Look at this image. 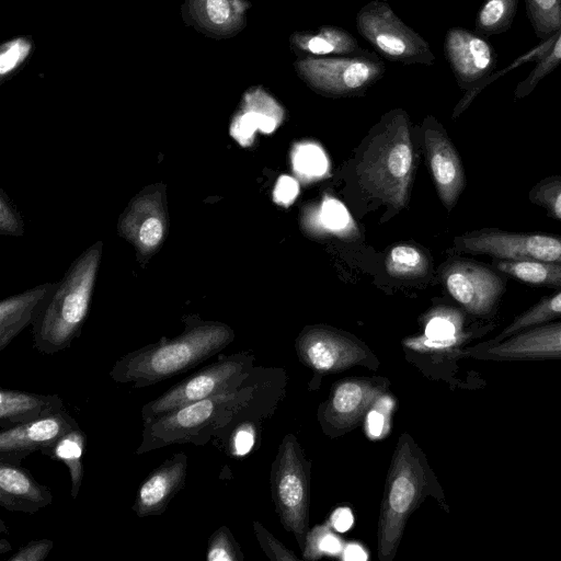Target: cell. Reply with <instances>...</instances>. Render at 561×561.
I'll use <instances>...</instances> for the list:
<instances>
[{
	"instance_id": "cell-20",
	"label": "cell",
	"mask_w": 561,
	"mask_h": 561,
	"mask_svg": "<svg viewBox=\"0 0 561 561\" xmlns=\"http://www.w3.org/2000/svg\"><path fill=\"white\" fill-rule=\"evenodd\" d=\"M53 503L50 490L18 463L0 460V505L11 512L34 514Z\"/></svg>"
},
{
	"instance_id": "cell-49",
	"label": "cell",
	"mask_w": 561,
	"mask_h": 561,
	"mask_svg": "<svg viewBox=\"0 0 561 561\" xmlns=\"http://www.w3.org/2000/svg\"><path fill=\"white\" fill-rule=\"evenodd\" d=\"M8 551H11V546H10V543L4 538H2L0 540V552L4 553V552H8Z\"/></svg>"
},
{
	"instance_id": "cell-38",
	"label": "cell",
	"mask_w": 561,
	"mask_h": 561,
	"mask_svg": "<svg viewBox=\"0 0 561 561\" xmlns=\"http://www.w3.org/2000/svg\"><path fill=\"white\" fill-rule=\"evenodd\" d=\"M343 548L341 539L327 525L314 527L307 536L304 557L308 560L319 559L323 554L335 556Z\"/></svg>"
},
{
	"instance_id": "cell-32",
	"label": "cell",
	"mask_w": 561,
	"mask_h": 561,
	"mask_svg": "<svg viewBox=\"0 0 561 561\" xmlns=\"http://www.w3.org/2000/svg\"><path fill=\"white\" fill-rule=\"evenodd\" d=\"M535 35L541 41L561 30V0H524Z\"/></svg>"
},
{
	"instance_id": "cell-13",
	"label": "cell",
	"mask_w": 561,
	"mask_h": 561,
	"mask_svg": "<svg viewBox=\"0 0 561 561\" xmlns=\"http://www.w3.org/2000/svg\"><path fill=\"white\" fill-rule=\"evenodd\" d=\"M443 47L455 79L465 92L495 71L496 51L476 31L460 26L450 27L445 34Z\"/></svg>"
},
{
	"instance_id": "cell-26",
	"label": "cell",
	"mask_w": 561,
	"mask_h": 561,
	"mask_svg": "<svg viewBox=\"0 0 561 561\" xmlns=\"http://www.w3.org/2000/svg\"><path fill=\"white\" fill-rule=\"evenodd\" d=\"M463 311L451 307L436 308L426 322L422 343L431 348H448L468 339L471 333L462 331Z\"/></svg>"
},
{
	"instance_id": "cell-31",
	"label": "cell",
	"mask_w": 561,
	"mask_h": 561,
	"mask_svg": "<svg viewBox=\"0 0 561 561\" xmlns=\"http://www.w3.org/2000/svg\"><path fill=\"white\" fill-rule=\"evenodd\" d=\"M559 33V32H558ZM558 33L553 34L552 36L541 39V42L536 45L535 47L530 48L523 55L515 58L513 61L510 62L505 68H503L500 71H494L491 76H489L486 79L479 82L477 85H474L472 89L465 92L463 96L460 99V101L457 103V105L454 108L453 117H458L462 112H465L469 105L473 102V100L477 98V95L485 89L489 84L501 78L506 72L512 71L515 68L520 67L522 65L529 62L531 60L538 61L552 46Z\"/></svg>"
},
{
	"instance_id": "cell-46",
	"label": "cell",
	"mask_w": 561,
	"mask_h": 561,
	"mask_svg": "<svg viewBox=\"0 0 561 561\" xmlns=\"http://www.w3.org/2000/svg\"><path fill=\"white\" fill-rule=\"evenodd\" d=\"M330 523L336 531L345 533L352 527L354 517L348 507H339L332 513Z\"/></svg>"
},
{
	"instance_id": "cell-47",
	"label": "cell",
	"mask_w": 561,
	"mask_h": 561,
	"mask_svg": "<svg viewBox=\"0 0 561 561\" xmlns=\"http://www.w3.org/2000/svg\"><path fill=\"white\" fill-rule=\"evenodd\" d=\"M385 426V416L377 410L369 411L367 414V428L371 437H379Z\"/></svg>"
},
{
	"instance_id": "cell-1",
	"label": "cell",
	"mask_w": 561,
	"mask_h": 561,
	"mask_svg": "<svg viewBox=\"0 0 561 561\" xmlns=\"http://www.w3.org/2000/svg\"><path fill=\"white\" fill-rule=\"evenodd\" d=\"M184 322L180 335L162 337L118 358L108 373L111 379L134 388L153 386L196 367L234 337L232 329L218 321L187 317Z\"/></svg>"
},
{
	"instance_id": "cell-34",
	"label": "cell",
	"mask_w": 561,
	"mask_h": 561,
	"mask_svg": "<svg viewBox=\"0 0 561 561\" xmlns=\"http://www.w3.org/2000/svg\"><path fill=\"white\" fill-rule=\"evenodd\" d=\"M559 65H561V30L549 50L537 61V65L528 76L516 85L514 99L520 100L528 96L538 83Z\"/></svg>"
},
{
	"instance_id": "cell-17",
	"label": "cell",
	"mask_w": 561,
	"mask_h": 561,
	"mask_svg": "<svg viewBox=\"0 0 561 561\" xmlns=\"http://www.w3.org/2000/svg\"><path fill=\"white\" fill-rule=\"evenodd\" d=\"M77 427V421L62 410L30 423L1 430L0 460L20 465L30 454L44 450Z\"/></svg>"
},
{
	"instance_id": "cell-42",
	"label": "cell",
	"mask_w": 561,
	"mask_h": 561,
	"mask_svg": "<svg viewBox=\"0 0 561 561\" xmlns=\"http://www.w3.org/2000/svg\"><path fill=\"white\" fill-rule=\"evenodd\" d=\"M299 193V185L295 179L288 175H280L274 186L273 199L280 206L293 204Z\"/></svg>"
},
{
	"instance_id": "cell-37",
	"label": "cell",
	"mask_w": 561,
	"mask_h": 561,
	"mask_svg": "<svg viewBox=\"0 0 561 561\" xmlns=\"http://www.w3.org/2000/svg\"><path fill=\"white\" fill-rule=\"evenodd\" d=\"M249 3L242 0H206V13L218 26L240 27Z\"/></svg>"
},
{
	"instance_id": "cell-19",
	"label": "cell",
	"mask_w": 561,
	"mask_h": 561,
	"mask_svg": "<svg viewBox=\"0 0 561 561\" xmlns=\"http://www.w3.org/2000/svg\"><path fill=\"white\" fill-rule=\"evenodd\" d=\"M285 110L278 101L262 87L244 95L242 111L231 123V136L243 147L251 146L255 133H273L284 121Z\"/></svg>"
},
{
	"instance_id": "cell-30",
	"label": "cell",
	"mask_w": 561,
	"mask_h": 561,
	"mask_svg": "<svg viewBox=\"0 0 561 561\" xmlns=\"http://www.w3.org/2000/svg\"><path fill=\"white\" fill-rule=\"evenodd\" d=\"M385 264L388 274L393 277L425 276L430 271V261L425 253L407 244L393 247L388 253Z\"/></svg>"
},
{
	"instance_id": "cell-25",
	"label": "cell",
	"mask_w": 561,
	"mask_h": 561,
	"mask_svg": "<svg viewBox=\"0 0 561 561\" xmlns=\"http://www.w3.org/2000/svg\"><path fill=\"white\" fill-rule=\"evenodd\" d=\"M491 264L528 286L561 290V262L492 259Z\"/></svg>"
},
{
	"instance_id": "cell-16",
	"label": "cell",
	"mask_w": 561,
	"mask_h": 561,
	"mask_svg": "<svg viewBox=\"0 0 561 561\" xmlns=\"http://www.w3.org/2000/svg\"><path fill=\"white\" fill-rule=\"evenodd\" d=\"M304 363L318 371L332 373L364 364L368 352L357 342L324 328L305 331L297 342Z\"/></svg>"
},
{
	"instance_id": "cell-10",
	"label": "cell",
	"mask_w": 561,
	"mask_h": 561,
	"mask_svg": "<svg viewBox=\"0 0 561 561\" xmlns=\"http://www.w3.org/2000/svg\"><path fill=\"white\" fill-rule=\"evenodd\" d=\"M247 360L243 357L221 356L217 362L203 367L182 379L141 409L142 422L225 391L236 389L244 375Z\"/></svg>"
},
{
	"instance_id": "cell-45",
	"label": "cell",
	"mask_w": 561,
	"mask_h": 561,
	"mask_svg": "<svg viewBox=\"0 0 561 561\" xmlns=\"http://www.w3.org/2000/svg\"><path fill=\"white\" fill-rule=\"evenodd\" d=\"M24 49L20 42L13 43L0 57V71L2 75L13 69L20 60Z\"/></svg>"
},
{
	"instance_id": "cell-18",
	"label": "cell",
	"mask_w": 561,
	"mask_h": 561,
	"mask_svg": "<svg viewBox=\"0 0 561 561\" xmlns=\"http://www.w3.org/2000/svg\"><path fill=\"white\" fill-rule=\"evenodd\" d=\"M187 456L176 453L152 470L139 485L131 510L140 518L160 516L185 485Z\"/></svg>"
},
{
	"instance_id": "cell-23",
	"label": "cell",
	"mask_w": 561,
	"mask_h": 561,
	"mask_svg": "<svg viewBox=\"0 0 561 561\" xmlns=\"http://www.w3.org/2000/svg\"><path fill=\"white\" fill-rule=\"evenodd\" d=\"M58 394H41L2 388L0 390L1 430L30 423L62 411Z\"/></svg>"
},
{
	"instance_id": "cell-3",
	"label": "cell",
	"mask_w": 561,
	"mask_h": 561,
	"mask_svg": "<svg viewBox=\"0 0 561 561\" xmlns=\"http://www.w3.org/2000/svg\"><path fill=\"white\" fill-rule=\"evenodd\" d=\"M102 253V242L87 249L59 286L47 297L33 322L34 346L54 354L70 346L87 319Z\"/></svg>"
},
{
	"instance_id": "cell-2",
	"label": "cell",
	"mask_w": 561,
	"mask_h": 561,
	"mask_svg": "<svg viewBox=\"0 0 561 561\" xmlns=\"http://www.w3.org/2000/svg\"><path fill=\"white\" fill-rule=\"evenodd\" d=\"M414 171V152L407 113H387L364 150L356 174L360 185L389 206H405Z\"/></svg>"
},
{
	"instance_id": "cell-21",
	"label": "cell",
	"mask_w": 561,
	"mask_h": 561,
	"mask_svg": "<svg viewBox=\"0 0 561 561\" xmlns=\"http://www.w3.org/2000/svg\"><path fill=\"white\" fill-rule=\"evenodd\" d=\"M381 393L380 387L368 381L342 382L332 393L325 417L334 427L347 428L362 420Z\"/></svg>"
},
{
	"instance_id": "cell-44",
	"label": "cell",
	"mask_w": 561,
	"mask_h": 561,
	"mask_svg": "<svg viewBox=\"0 0 561 561\" xmlns=\"http://www.w3.org/2000/svg\"><path fill=\"white\" fill-rule=\"evenodd\" d=\"M0 230L8 234H20L22 231V224L3 194L0 202Z\"/></svg>"
},
{
	"instance_id": "cell-8",
	"label": "cell",
	"mask_w": 561,
	"mask_h": 561,
	"mask_svg": "<svg viewBox=\"0 0 561 561\" xmlns=\"http://www.w3.org/2000/svg\"><path fill=\"white\" fill-rule=\"evenodd\" d=\"M508 278L492 264L467 257H453L442 271L447 293L467 313L480 319L495 316Z\"/></svg>"
},
{
	"instance_id": "cell-29",
	"label": "cell",
	"mask_w": 561,
	"mask_h": 561,
	"mask_svg": "<svg viewBox=\"0 0 561 561\" xmlns=\"http://www.w3.org/2000/svg\"><path fill=\"white\" fill-rule=\"evenodd\" d=\"M519 0H483L474 21V31L483 36L508 31L517 13Z\"/></svg>"
},
{
	"instance_id": "cell-35",
	"label": "cell",
	"mask_w": 561,
	"mask_h": 561,
	"mask_svg": "<svg viewBox=\"0 0 561 561\" xmlns=\"http://www.w3.org/2000/svg\"><path fill=\"white\" fill-rule=\"evenodd\" d=\"M528 199L543 209L549 218L561 221V175L539 180L528 192Z\"/></svg>"
},
{
	"instance_id": "cell-5",
	"label": "cell",
	"mask_w": 561,
	"mask_h": 561,
	"mask_svg": "<svg viewBox=\"0 0 561 561\" xmlns=\"http://www.w3.org/2000/svg\"><path fill=\"white\" fill-rule=\"evenodd\" d=\"M425 470L410 437L402 436L396 449L378 529V557L390 561L399 546L405 522L421 497Z\"/></svg>"
},
{
	"instance_id": "cell-48",
	"label": "cell",
	"mask_w": 561,
	"mask_h": 561,
	"mask_svg": "<svg viewBox=\"0 0 561 561\" xmlns=\"http://www.w3.org/2000/svg\"><path fill=\"white\" fill-rule=\"evenodd\" d=\"M367 558L366 551L356 543L347 545L343 552L344 560L365 561Z\"/></svg>"
},
{
	"instance_id": "cell-22",
	"label": "cell",
	"mask_w": 561,
	"mask_h": 561,
	"mask_svg": "<svg viewBox=\"0 0 561 561\" xmlns=\"http://www.w3.org/2000/svg\"><path fill=\"white\" fill-rule=\"evenodd\" d=\"M289 47L297 57L348 56L365 51L350 32L333 25L294 32Z\"/></svg>"
},
{
	"instance_id": "cell-24",
	"label": "cell",
	"mask_w": 561,
	"mask_h": 561,
	"mask_svg": "<svg viewBox=\"0 0 561 561\" xmlns=\"http://www.w3.org/2000/svg\"><path fill=\"white\" fill-rule=\"evenodd\" d=\"M51 288L50 284L41 285L0 302V351L34 322Z\"/></svg>"
},
{
	"instance_id": "cell-4",
	"label": "cell",
	"mask_w": 561,
	"mask_h": 561,
	"mask_svg": "<svg viewBox=\"0 0 561 561\" xmlns=\"http://www.w3.org/2000/svg\"><path fill=\"white\" fill-rule=\"evenodd\" d=\"M237 399V390L231 389L142 422L141 442L136 454L172 444L205 445L228 420Z\"/></svg>"
},
{
	"instance_id": "cell-36",
	"label": "cell",
	"mask_w": 561,
	"mask_h": 561,
	"mask_svg": "<svg viewBox=\"0 0 561 561\" xmlns=\"http://www.w3.org/2000/svg\"><path fill=\"white\" fill-rule=\"evenodd\" d=\"M320 220L321 225L334 234L347 237L355 231L348 210L340 201L330 196L324 197L321 203Z\"/></svg>"
},
{
	"instance_id": "cell-27",
	"label": "cell",
	"mask_w": 561,
	"mask_h": 561,
	"mask_svg": "<svg viewBox=\"0 0 561 561\" xmlns=\"http://www.w3.org/2000/svg\"><path fill=\"white\" fill-rule=\"evenodd\" d=\"M85 446V435L80 427H77L41 451L44 456L59 460L67 466L71 481L70 495L73 500L79 494L83 479L82 456Z\"/></svg>"
},
{
	"instance_id": "cell-33",
	"label": "cell",
	"mask_w": 561,
	"mask_h": 561,
	"mask_svg": "<svg viewBox=\"0 0 561 561\" xmlns=\"http://www.w3.org/2000/svg\"><path fill=\"white\" fill-rule=\"evenodd\" d=\"M293 169L302 179L311 181L328 173L329 161L323 149L311 142L299 144L291 154Z\"/></svg>"
},
{
	"instance_id": "cell-40",
	"label": "cell",
	"mask_w": 561,
	"mask_h": 561,
	"mask_svg": "<svg viewBox=\"0 0 561 561\" xmlns=\"http://www.w3.org/2000/svg\"><path fill=\"white\" fill-rule=\"evenodd\" d=\"M53 547L54 542L49 539L32 540L14 552L8 561H42Z\"/></svg>"
},
{
	"instance_id": "cell-28",
	"label": "cell",
	"mask_w": 561,
	"mask_h": 561,
	"mask_svg": "<svg viewBox=\"0 0 561 561\" xmlns=\"http://www.w3.org/2000/svg\"><path fill=\"white\" fill-rule=\"evenodd\" d=\"M561 318V290L541 297L537 302L517 314L490 342H500L519 331Z\"/></svg>"
},
{
	"instance_id": "cell-41",
	"label": "cell",
	"mask_w": 561,
	"mask_h": 561,
	"mask_svg": "<svg viewBox=\"0 0 561 561\" xmlns=\"http://www.w3.org/2000/svg\"><path fill=\"white\" fill-rule=\"evenodd\" d=\"M256 537L266 554L276 560H297L279 541L272 537L260 524L254 523Z\"/></svg>"
},
{
	"instance_id": "cell-14",
	"label": "cell",
	"mask_w": 561,
	"mask_h": 561,
	"mask_svg": "<svg viewBox=\"0 0 561 561\" xmlns=\"http://www.w3.org/2000/svg\"><path fill=\"white\" fill-rule=\"evenodd\" d=\"M472 355L492 362L561 359V320L525 329L500 342L486 341L476 346Z\"/></svg>"
},
{
	"instance_id": "cell-39",
	"label": "cell",
	"mask_w": 561,
	"mask_h": 561,
	"mask_svg": "<svg viewBox=\"0 0 561 561\" xmlns=\"http://www.w3.org/2000/svg\"><path fill=\"white\" fill-rule=\"evenodd\" d=\"M206 559L208 561L242 560L239 547L226 526L219 527L209 536Z\"/></svg>"
},
{
	"instance_id": "cell-6",
	"label": "cell",
	"mask_w": 561,
	"mask_h": 561,
	"mask_svg": "<svg viewBox=\"0 0 561 561\" xmlns=\"http://www.w3.org/2000/svg\"><path fill=\"white\" fill-rule=\"evenodd\" d=\"M293 67L311 90L332 98L363 93L386 70L383 61L368 50L348 56L297 57Z\"/></svg>"
},
{
	"instance_id": "cell-43",
	"label": "cell",
	"mask_w": 561,
	"mask_h": 561,
	"mask_svg": "<svg viewBox=\"0 0 561 561\" xmlns=\"http://www.w3.org/2000/svg\"><path fill=\"white\" fill-rule=\"evenodd\" d=\"M254 445V431L251 425H240L232 435L231 453L234 456L247 455Z\"/></svg>"
},
{
	"instance_id": "cell-15",
	"label": "cell",
	"mask_w": 561,
	"mask_h": 561,
	"mask_svg": "<svg viewBox=\"0 0 561 561\" xmlns=\"http://www.w3.org/2000/svg\"><path fill=\"white\" fill-rule=\"evenodd\" d=\"M423 138L437 194L450 211L466 187L462 161L443 126L432 116L424 122Z\"/></svg>"
},
{
	"instance_id": "cell-7",
	"label": "cell",
	"mask_w": 561,
	"mask_h": 561,
	"mask_svg": "<svg viewBox=\"0 0 561 561\" xmlns=\"http://www.w3.org/2000/svg\"><path fill=\"white\" fill-rule=\"evenodd\" d=\"M358 33L386 59L402 65L432 66L428 43L407 25L382 0H373L356 14Z\"/></svg>"
},
{
	"instance_id": "cell-11",
	"label": "cell",
	"mask_w": 561,
	"mask_h": 561,
	"mask_svg": "<svg viewBox=\"0 0 561 561\" xmlns=\"http://www.w3.org/2000/svg\"><path fill=\"white\" fill-rule=\"evenodd\" d=\"M164 193L161 184L146 187L130 202L119 219V233L141 257L153 254L165 239L168 214Z\"/></svg>"
},
{
	"instance_id": "cell-9",
	"label": "cell",
	"mask_w": 561,
	"mask_h": 561,
	"mask_svg": "<svg viewBox=\"0 0 561 561\" xmlns=\"http://www.w3.org/2000/svg\"><path fill=\"white\" fill-rule=\"evenodd\" d=\"M453 251L491 259L561 262V234L485 227L455 237Z\"/></svg>"
},
{
	"instance_id": "cell-12",
	"label": "cell",
	"mask_w": 561,
	"mask_h": 561,
	"mask_svg": "<svg viewBox=\"0 0 561 561\" xmlns=\"http://www.w3.org/2000/svg\"><path fill=\"white\" fill-rule=\"evenodd\" d=\"M295 439H284L275 476V503L287 529L301 542L307 533L308 483Z\"/></svg>"
}]
</instances>
